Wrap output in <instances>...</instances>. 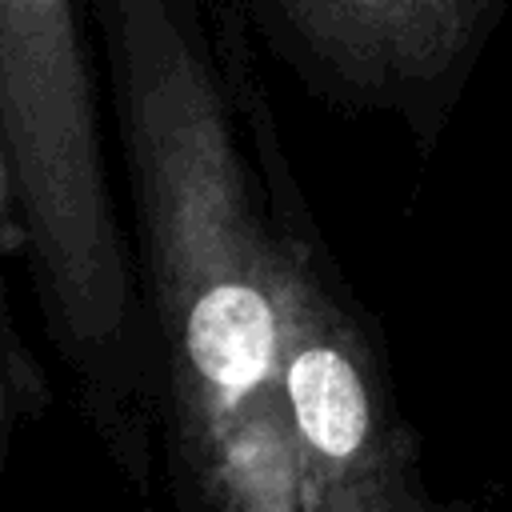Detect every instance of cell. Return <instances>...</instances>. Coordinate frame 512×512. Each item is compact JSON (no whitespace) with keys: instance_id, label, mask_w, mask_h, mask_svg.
Returning a JSON list of instances; mask_svg holds the SVG:
<instances>
[{"instance_id":"6da1fadb","label":"cell","mask_w":512,"mask_h":512,"mask_svg":"<svg viewBox=\"0 0 512 512\" xmlns=\"http://www.w3.org/2000/svg\"><path fill=\"white\" fill-rule=\"evenodd\" d=\"M180 512H304L272 208L200 0H88Z\"/></svg>"},{"instance_id":"3957f363","label":"cell","mask_w":512,"mask_h":512,"mask_svg":"<svg viewBox=\"0 0 512 512\" xmlns=\"http://www.w3.org/2000/svg\"><path fill=\"white\" fill-rule=\"evenodd\" d=\"M252 96L248 120L268 180L272 284L304 512H468L428 488L368 320L312 236L272 120Z\"/></svg>"},{"instance_id":"7a4b0ae2","label":"cell","mask_w":512,"mask_h":512,"mask_svg":"<svg viewBox=\"0 0 512 512\" xmlns=\"http://www.w3.org/2000/svg\"><path fill=\"white\" fill-rule=\"evenodd\" d=\"M112 156L88 0H0V172L32 296L100 448L148 488L160 376Z\"/></svg>"},{"instance_id":"277c9868","label":"cell","mask_w":512,"mask_h":512,"mask_svg":"<svg viewBox=\"0 0 512 512\" xmlns=\"http://www.w3.org/2000/svg\"><path fill=\"white\" fill-rule=\"evenodd\" d=\"M276 52L324 96L432 140L508 0H248Z\"/></svg>"},{"instance_id":"5b68a950","label":"cell","mask_w":512,"mask_h":512,"mask_svg":"<svg viewBox=\"0 0 512 512\" xmlns=\"http://www.w3.org/2000/svg\"><path fill=\"white\" fill-rule=\"evenodd\" d=\"M4 432H8V400H4V344H0V452H4Z\"/></svg>"}]
</instances>
